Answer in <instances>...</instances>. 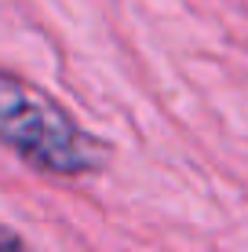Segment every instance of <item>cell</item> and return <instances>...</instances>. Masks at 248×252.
Here are the masks:
<instances>
[{
  "mask_svg": "<svg viewBox=\"0 0 248 252\" xmlns=\"http://www.w3.org/2000/svg\"><path fill=\"white\" fill-rule=\"evenodd\" d=\"M0 252H37L33 245H26V241L19 238V230L15 227H4V245H0Z\"/></svg>",
  "mask_w": 248,
  "mask_h": 252,
  "instance_id": "obj_2",
  "label": "cell"
},
{
  "mask_svg": "<svg viewBox=\"0 0 248 252\" xmlns=\"http://www.w3.org/2000/svg\"><path fill=\"white\" fill-rule=\"evenodd\" d=\"M0 139L29 168L58 179L95 176L110 164V146L19 73L0 77Z\"/></svg>",
  "mask_w": 248,
  "mask_h": 252,
  "instance_id": "obj_1",
  "label": "cell"
}]
</instances>
